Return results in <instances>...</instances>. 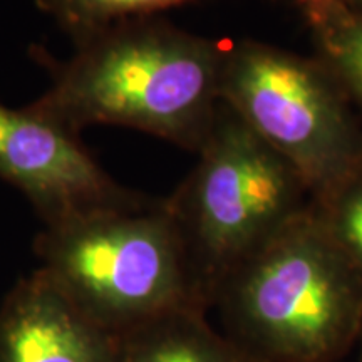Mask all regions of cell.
Here are the masks:
<instances>
[{
    "mask_svg": "<svg viewBox=\"0 0 362 362\" xmlns=\"http://www.w3.org/2000/svg\"><path fill=\"white\" fill-rule=\"evenodd\" d=\"M223 47L160 16L115 22L66 59L33 47L51 84L29 106L76 134L123 126L198 155L218 115Z\"/></svg>",
    "mask_w": 362,
    "mask_h": 362,
    "instance_id": "obj_1",
    "label": "cell"
},
{
    "mask_svg": "<svg viewBox=\"0 0 362 362\" xmlns=\"http://www.w3.org/2000/svg\"><path fill=\"white\" fill-rule=\"evenodd\" d=\"M210 307L260 362H337L362 336V279L314 202L221 280Z\"/></svg>",
    "mask_w": 362,
    "mask_h": 362,
    "instance_id": "obj_2",
    "label": "cell"
},
{
    "mask_svg": "<svg viewBox=\"0 0 362 362\" xmlns=\"http://www.w3.org/2000/svg\"><path fill=\"white\" fill-rule=\"evenodd\" d=\"M312 202L300 175L220 103L197 165L165 198L202 305Z\"/></svg>",
    "mask_w": 362,
    "mask_h": 362,
    "instance_id": "obj_3",
    "label": "cell"
},
{
    "mask_svg": "<svg viewBox=\"0 0 362 362\" xmlns=\"http://www.w3.org/2000/svg\"><path fill=\"white\" fill-rule=\"evenodd\" d=\"M34 252L76 307L117 337L183 307L205 309L165 198L42 226Z\"/></svg>",
    "mask_w": 362,
    "mask_h": 362,
    "instance_id": "obj_4",
    "label": "cell"
},
{
    "mask_svg": "<svg viewBox=\"0 0 362 362\" xmlns=\"http://www.w3.org/2000/svg\"><path fill=\"white\" fill-rule=\"evenodd\" d=\"M220 103L300 175L314 200L362 168V117L320 59L259 40L223 47Z\"/></svg>",
    "mask_w": 362,
    "mask_h": 362,
    "instance_id": "obj_5",
    "label": "cell"
},
{
    "mask_svg": "<svg viewBox=\"0 0 362 362\" xmlns=\"http://www.w3.org/2000/svg\"><path fill=\"white\" fill-rule=\"evenodd\" d=\"M0 180L24 194L44 226L151 200L112 178L81 134L29 104L16 110L0 103Z\"/></svg>",
    "mask_w": 362,
    "mask_h": 362,
    "instance_id": "obj_6",
    "label": "cell"
},
{
    "mask_svg": "<svg viewBox=\"0 0 362 362\" xmlns=\"http://www.w3.org/2000/svg\"><path fill=\"white\" fill-rule=\"evenodd\" d=\"M119 339L79 310L39 267L0 304V362H115Z\"/></svg>",
    "mask_w": 362,
    "mask_h": 362,
    "instance_id": "obj_7",
    "label": "cell"
},
{
    "mask_svg": "<svg viewBox=\"0 0 362 362\" xmlns=\"http://www.w3.org/2000/svg\"><path fill=\"white\" fill-rule=\"evenodd\" d=\"M206 312L183 307L131 330L115 362H260L208 322Z\"/></svg>",
    "mask_w": 362,
    "mask_h": 362,
    "instance_id": "obj_8",
    "label": "cell"
},
{
    "mask_svg": "<svg viewBox=\"0 0 362 362\" xmlns=\"http://www.w3.org/2000/svg\"><path fill=\"white\" fill-rule=\"evenodd\" d=\"M315 57L336 76L362 117V16L329 0L300 6Z\"/></svg>",
    "mask_w": 362,
    "mask_h": 362,
    "instance_id": "obj_9",
    "label": "cell"
},
{
    "mask_svg": "<svg viewBox=\"0 0 362 362\" xmlns=\"http://www.w3.org/2000/svg\"><path fill=\"white\" fill-rule=\"evenodd\" d=\"M40 12L49 16L72 44L106 29L115 22L133 17L160 16L192 0H34ZM298 6L310 0H293Z\"/></svg>",
    "mask_w": 362,
    "mask_h": 362,
    "instance_id": "obj_10",
    "label": "cell"
},
{
    "mask_svg": "<svg viewBox=\"0 0 362 362\" xmlns=\"http://www.w3.org/2000/svg\"><path fill=\"white\" fill-rule=\"evenodd\" d=\"M314 206L362 279V168Z\"/></svg>",
    "mask_w": 362,
    "mask_h": 362,
    "instance_id": "obj_11",
    "label": "cell"
},
{
    "mask_svg": "<svg viewBox=\"0 0 362 362\" xmlns=\"http://www.w3.org/2000/svg\"><path fill=\"white\" fill-rule=\"evenodd\" d=\"M310 2H312V0H310ZM329 2L337 4V6L347 8V11L361 13V16H362V0H329Z\"/></svg>",
    "mask_w": 362,
    "mask_h": 362,
    "instance_id": "obj_12",
    "label": "cell"
}]
</instances>
